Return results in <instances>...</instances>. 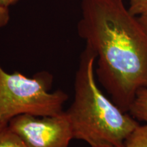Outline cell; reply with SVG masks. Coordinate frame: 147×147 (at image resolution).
Returning a JSON list of instances; mask_svg holds the SVG:
<instances>
[{"label": "cell", "instance_id": "277c9868", "mask_svg": "<svg viewBox=\"0 0 147 147\" xmlns=\"http://www.w3.org/2000/svg\"><path fill=\"white\" fill-rule=\"evenodd\" d=\"M8 125L27 147H69L73 131L65 112L54 116H16Z\"/></svg>", "mask_w": 147, "mask_h": 147}, {"label": "cell", "instance_id": "ba28073f", "mask_svg": "<svg viewBox=\"0 0 147 147\" xmlns=\"http://www.w3.org/2000/svg\"><path fill=\"white\" fill-rule=\"evenodd\" d=\"M129 10L131 14L138 16L147 12V0H129Z\"/></svg>", "mask_w": 147, "mask_h": 147}, {"label": "cell", "instance_id": "3957f363", "mask_svg": "<svg viewBox=\"0 0 147 147\" xmlns=\"http://www.w3.org/2000/svg\"><path fill=\"white\" fill-rule=\"evenodd\" d=\"M53 76L48 71L27 77L18 71L8 73L0 65V119L8 123L16 116H54L62 113L67 101L61 90L51 91Z\"/></svg>", "mask_w": 147, "mask_h": 147}, {"label": "cell", "instance_id": "7a4b0ae2", "mask_svg": "<svg viewBox=\"0 0 147 147\" xmlns=\"http://www.w3.org/2000/svg\"><path fill=\"white\" fill-rule=\"evenodd\" d=\"M95 54L86 47L74 79V97L65 113L74 139L91 147H123L139 123L102 93L95 79Z\"/></svg>", "mask_w": 147, "mask_h": 147}, {"label": "cell", "instance_id": "52a82bcc", "mask_svg": "<svg viewBox=\"0 0 147 147\" xmlns=\"http://www.w3.org/2000/svg\"><path fill=\"white\" fill-rule=\"evenodd\" d=\"M0 147H27L21 138L8 125L0 131Z\"/></svg>", "mask_w": 147, "mask_h": 147}, {"label": "cell", "instance_id": "9c48e42d", "mask_svg": "<svg viewBox=\"0 0 147 147\" xmlns=\"http://www.w3.org/2000/svg\"><path fill=\"white\" fill-rule=\"evenodd\" d=\"M10 18L9 8L0 5V29L5 27L8 23Z\"/></svg>", "mask_w": 147, "mask_h": 147}, {"label": "cell", "instance_id": "30bf717a", "mask_svg": "<svg viewBox=\"0 0 147 147\" xmlns=\"http://www.w3.org/2000/svg\"><path fill=\"white\" fill-rule=\"evenodd\" d=\"M137 18L138 19L139 23H140L141 26L142 27L143 29L147 34V12L137 16Z\"/></svg>", "mask_w": 147, "mask_h": 147}, {"label": "cell", "instance_id": "6da1fadb", "mask_svg": "<svg viewBox=\"0 0 147 147\" xmlns=\"http://www.w3.org/2000/svg\"><path fill=\"white\" fill-rule=\"evenodd\" d=\"M78 36L95 54V76L111 100L128 113L147 88V34L123 0H81Z\"/></svg>", "mask_w": 147, "mask_h": 147}, {"label": "cell", "instance_id": "7c38bea8", "mask_svg": "<svg viewBox=\"0 0 147 147\" xmlns=\"http://www.w3.org/2000/svg\"><path fill=\"white\" fill-rule=\"evenodd\" d=\"M8 123L5 122V121H3L0 119V131H1V129L3 127H5L6 125H8Z\"/></svg>", "mask_w": 147, "mask_h": 147}, {"label": "cell", "instance_id": "8992f818", "mask_svg": "<svg viewBox=\"0 0 147 147\" xmlns=\"http://www.w3.org/2000/svg\"><path fill=\"white\" fill-rule=\"evenodd\" d=\"M123 147H147V123L139 125L126 139Z\"/></svg>", "mask_w": 147, "mask_h": 147}, {"label": "cell", "instance_id": "8fae6325", "mask_svg": "<svg viewBox=\"0 0 147 147\" xmlns=\"http://www.w3.org/2000/svg\"><path fill=\"white\" fill-rule=\"evenodd\" d=\"M18 1V0H0V5L9 8L10 5L16 3Z\"/></svg>", "mask_w": 147, "mask_h": 147}, {"label": "cell", "instance_id": "5b68a950", "mask_svg": "<svg viewBox=\"0 0 147 147\" xmlns=\"http://www.w3.org/2000/svg\"><path fill=\"white\" fill-rule=\"evenodd\" d=\"M129 113L138 121H144L147 123V88L137 93Z\"/></svg>", "mask_w": 147, "mask_h": 147}]
</instances>
